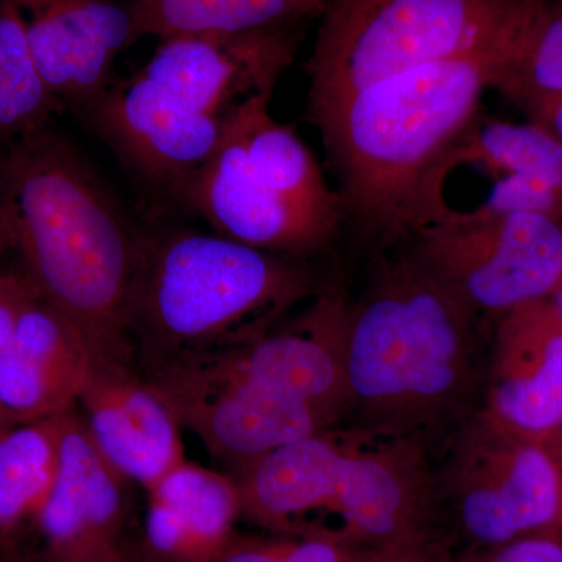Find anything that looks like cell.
<instances>
[{"mask_svg":"<svg viewBox=\"0 0 562 562\" xmlns=\"http://www.w3.org/2000/svg\"><path fill=\"white\" fill-rule=\"evenodd\" d=\"M139 40L246 33L319 21L327 0H125Z\"/></svg>","mask_w":562,"mask_h":562,"instance_id":"obj_21","label":"cell"},{"mask_svg":"<svg viewBox=\"0 0 562 562\" xmlns=\"http://www.w3.org/2000/svg\"><path fill=\"white\" fill-rule=\"evenodd\" d=\"M273 95H255L232 111L251 176L295 210L338 235L341 201L328 187L319 162L290 125L271 116ZM227 116V117H228Z\"/></svg>","mask_w":562,"mask_h":562,"instance_id":"obj_20","label":"cell"},{"mask_svg":"<svg viewBox=\"0 0 562 562\" xmlns=\"http://www.w3.org/2000/svg\"><path fill=\"white\" fill-rule=\"evenodd\" d=\"M530 0H327L308 60V114L425 63L501 43Z\"/></svg>","mask_w":562,"mask_h":562,"instance_id":"obj_6","label":"cell"},{"mask_svg":"<svg viewBox=\"0 0 562 562\" xmlns=\"http://www.w3.org/2000/svg\"><path fill=\"white\" fill-rule=\"evenodd\" d=\"M417 266L476 316L550 297L562 279V222L450 210L405 243Z\"/></svg>","mask_w":562,"mask_h":562,"instance_id":"obj_7","label":"cell"},{"mask_svg":"<svg viewBox=\"0 0 562 562\" xmlns=\"http://www.w3.org/2000/svg\"><path fill=\"white\" fill-rule=\"evenodd\" d=\"M491 90L520 106L562 95V0H531L495 66Z\"/></svg>","mask_w":562,"mask_h":562,"instance_id":"obj_23","label":"cell"},{"mask_svg":"<svg viewBox=\"0 0 562 562\" xmlns=\"http://www.w3.org/2000/svg\"><path fill=\"white\" fill-rule=\"evenodd\" d=\"M513 32L486 49L403 70L310 116L338 179L344 224L392 247L452 210L447 158L479 120Z\"/></svg>","mask_w":562,"mask_h":562,"instance_id":"obj_1","label":"cell"},{"mask_svg":"<svg viewBox=\"0 0 562 562\" xmlns=\"http://www.w3.org/2000/svg\"><path fill=\"white\" fill-rule=\"evenodd\" d=\"M371 557L316 539L276 535L269 539L233 538L217 562H362Z\"/></svg>","mask_w":562,"mask_h":562,"instance_id":"obj_26","label":"cell"},{"mask_svg":"<svg viewBox=\"0 0 562 562\" xmlns=\"http://www.w3.org/2000/svg\"><path fill=\"white\" fill-rule=\"evenodd\" d=\"M362 562H453L439 549L438 543L403 550V552L373 554Z\"/></svg>","mask_w":562,"mask_h":562,"instance_id":"obj_32","label":"cell"},{"mask_svg":"<svg viewBox=\"0 0 562 562\" xmlns=\"http://www.w3.org/2000/svg\"><path fill=\"white\" fill-rule=\"evenodd\" d=\"M349 301L322 292L288 327L179 362H192L235 382L306 403L336 419L349 406L346 325Z\"/></svg>","mask_w":562,"mask_h":562,"instance_id":"obj_11","label":"cell"},{"mask_svg":"<svg viewBox=\"0 0 562 562\" xmlns=\"http://www.w3.org/2000/svg\"><path fill=\"white\" fill-rule=\"evenodd\" d=\"M461 166H476L492 179L520 176L562 192V140L535 122L479 116L446 162L447 177Z\"/></svg>","mask_w":562,"mask_h":562,"instance_id":"obj_22","label":"cell"},{"mask_svg":"<svg viewBox=\"0 0 562 562\" xmlns=\"http://www.w3.org/2000/svg\"><path fill=\"white\" fill-rule=\"evenodd\" d=\"M147 541L166 562H217L243 514L235 476L184 460L147 490Z\"/></svg>","mask_w":562,"mask_h":562,"instance_id":"obj_18","label":"cell"},{"mask_svg":"<svg viewBox=\"0 0 562 562\" xmlns=\"http://www.w3.org/2000/svg\"><path fill=\"white\" fill-rule=\"evenodd\" d=\"M244 516L273 535L382 554L430 546L435 498L412 441L324 430L236 472Z\"/></svg>","mask_w":562,"mask_h":562,"instance_id":"obj_3","label":"cell"},{"mask_svg":"<svg viewBox=\"0 0 562 562\" xmlns=\"http://www.w3.org/2000/svg\"><path fill=\"white\" fill-rule=\"evenodd\" d=\"M40 562H132L122 552L120 541L69 543L47 547V554Z\"/></svg>","mask_w":562,"mask_h":562,"instance_id":"obj_29","label":"cell"},{"mask_svg":"<svg viewBox=\"0 0 562 562\" xmlns=\"http://www.w3.org/2000/svg\"><path fill=\"white\" fill-rule=\"evenodd\" d=\"M13 247L9 161L0 150V250Z\"/></svg>","mask_w":562,"mask_h":562,"instance_id":"obj_31","label":"cell"},{"mask_svg":"<svg viewBox=\"0 0 562 562\" xmlns=\"http://www.w3.org/2000/svg\"><path fill=\"white\" fill-rule=\"evenodd\" d=\"M77 405L92 441L127 482L147 491L187 460L171 406L125 362H95Z\"/></svg>","mask_w":562,"mask_h":562,"instance_id":"obj_16","label":"cell"},{"mask_svg":"<svg viewBox=\"0 0 562 562\" xmlns=\"http://www.w3.org/2000/svg\"><path fill=\"white\" fill-rule=\"evenodd\" d=\"M0 562H16L10 557H0Z\"/></svg>","mask_w":562,"mask_h":562,"instance_id":"obj_34","label":"cell"},{"mask_svg":"<svg viewBox=\"0 0 562 562\" xmlns=\"http://www.w3.org/2000/svg\"><path fill=\"white\" fill-rule=\"evenodd\" d=\"M60 416L0 428V531L36 517L46 502L57 476Z\"/></svg>","mask_w":562,"mask_h":562,"instance_id":"obj_24","label":"cell"},{"mask_svg":"<svg viewBox=\"0 0 562 562\" xmlns=\"http://www.w3.org/2000/svg\"><path fill=\"white\" fill-rule=\"evenodd\" d=\"M63 106L47 90L13 0H0V146L49 127Z\"/></svg>","mask_w":562,"mask_h":562,"instance_id":"obj_25","label":"cell"},{"mask_svg":"<svg viewBox=\"0 0 562 562\" xmlns=\"http://www.w3.org/2000/svg\"><path fill=\"white\" fill-rule=\"evenodd\" d=\"M292 257L183 228L144 236L131 302V335L160 366L250 341L312 294Z\"/></svg>","mask_w":562,"mask_h":562,"instance_id":"obj_5","label":"cell"},{"mask_svg":"<svg viewBox=\"0 0 562 562\" xmlns=\"http://www.w3.org/2000/svg\"><path fill=\"white\" fill-rule=\"evenodd\" d=\"M484 419L519 438L562 424V319L550 297L503 314Z\"/></svg>","mask_w":562,"mask_h":562,"instance_id":"obj_17","label":"cell"},{"mask_svg":"<svg viewBox=\"0 0 562 562\" xmlns=\"http://www.w3.org/2000/svg\"><path fill=\"white\" fill-rule=\"evenodd\" d=\"M522 110L528 121L541 125L562 140V95H546L517 106Z\"/></svg>","mask_w":562,"mask_h":562,"instance_id":"obj_30","label":"cell"},{"mask_svg":"<svg viewBox=\"0 0 562 562\" xmlns=\"http://www.w3.org/2000/svg\"><path fill=\"white\" fill-rule=\"evenodd\" d=\"M475 316L405 254L383 258L346 325L349 406L402 435L461 397Z\"/></svg>","mask_w":562,"mask_h":562,"instance_id":"obj_4","label":"cell"},{"mask_svg":"<svg viewBox=\"0 0 562 562\" xmlns=\"http://www.w3.org/2000/svg\"><path fill=\"white\" fill-rule=\"evenodd\" d=\"M83 110L117 157L173 203L213 157L224 131V121L140 72L113 81Z\"/></svg>","mask_w":562,"mask_h":562,"instance_id":"obj_10","label":"cell"},{"mask_svg":"<svg viewBox=\"0 0 562 562\" xmlns=\"http://www.w3.org/2000/svg\"><path fill=\"white\" fill-rule=\"evenodd\" d=\"M40 292L27 273H7L0 277V350L9 341L21 314Z\"/></svg>","mask_w":562,"mask_h":562,"instance_id":"obj_28","label":"cell"},{"mask_svg":"<svg viewBox=\"0 0 562 562\" xmlns=\"http://www.w3.org/2000/svg\"><path fill=\"white\" fill-rule=\"evenodd\" d=\"M214 233L271 254L299 257L335 238L251 176L241 135L231 116L224 120L220 146L176 201Z\"/></svg>","mask_w":562,"mask_h":562,"instance_id":"obj_14","label":"cell"},{"mask_svg":"<svg viewBox=\"0 0 562 562\" xmlns=\"http://www.w3.org/2000/svg\"><path fill=\"white\" fill-rule=\"evenodd\" d=\"M308 25L160 40L139 70L192 109L224 121L255 95H273Z\"/></svg>","mask_w":562,"mask_h":562,"instance_id":"obj_12","label":"cell"},{"mask_svg":"<svg viewBox=\"0 0 562 562\" xmlns=\"http://www.w3.org/2000/svg\"><path fill=\"white\" fill-rule=\"evenodd\" d=\"M450 494L461 530L476 550L562 522V482L550 454L484 417L454 452Z\"/></svg>","mask_w":562,"mask_h":562,"instance_id":"obj_8","label":"cell"},{"mask_svg":"<svg viewBox=\"0 0 562 562\" xmlns=\"http://www.w3.org/2000/svg\"><path fill=\"white\" fill-rule=\"evenodd\" d=\"M149 382L180 427L194 432L211 454L236 472L327 430L335 420L312 405L224 379L192 362L160 366Z\"/></svg>","mask_w":562,"mask_h":562,"instance_id":"obj_9","label":"cell"},{"mask_svg":"<svg viewBox=\"0 0 562 562\" xmlns=\"http://www.w3.org/2000/svg\"><path fill=\"white\" fill-rule=\"evenodd\" d=\"M125 482L92 441L76 408L61 414L57 476L35 517L49 547L117 541Z\"/></svg>","mask_w":562,"mask_h":562,"instance_id":"obj_19","label":"cell"},{"mask_svg":"<svg viewBox=\"0 0 562 562\" xmlns=\"http://www.w3.org/2000/svg\"><path fill=\"white\" fill-rule=\"evenodd\" d=\"M33 60L55 99L85 109L109 90L122 52L139 40L127 2L13 0Z\"/></svg>","mask_w":562,"mask_h":562,"instance_id":"obj_13","label":"cell"},{"mask_svg":"<svg viewBox=\"0 0 562 562\" xmlns=\"http://www.w3.org/2000/svg\"><path fill=\"white\" fill-rule=\"evenodd\" d=\"M562 425V424H561Z\"/></svg>","mask_w":562,"mask_h":562,"instance_id":"obj_36","label":"cell"},{"mask_svg":"<svg viewBox=\"0 0 562 562\" xmlns=\"http://www.w3.org/2000/svg\"><path fill=\"white\" fill-rule=\"evenodd\" d=\"M13 247L41 297L101 361L124 362L144 236L68 139L41 128L5 150Z\"/></svg>","mask_w":562,"mask_h":562,"instance_id":"obj_2","label":"cell"},{"mask_svg":"<svg viewBox=\"0 0 562 562\" xmlns=\"http://www.w3.org/2000/svg\"><path fill=\"white\" fill-rule=\"evenodd\" d=\"M98 361L80 328L40 295L0 350L3 424L50 419L76 408Z\"/></svg>","mask_w":562,"mask_h":562,"instance_id":"obj_15","label":"cell"},{"mask_svg":"<svg viewBox=\"0 0 562 562\" xmlns=\"http://www.w3.org/2000/svg\"><path fill=\"white\" fill-rule=\"evenodd\" d=\"M5 427V424H3L2 414H0V428Z\"/></svg>","mask_w":562,"mask_h":562,"instance_id":"obj_35","label":"cell"},{"mask_svg":"<svg viewBox=\"0 0 562 562\" xmlns=\"http://www.w3.org/2000/svg\"><path fill=\"white\" fill-rule=\"evenodd\" d=\"M453 562H562V539L553 531L538 532L502 546L479 549Z\"/></svg>","mask_w":562,"mask_h":562,"instance_id":"obj_27","label":"cell"},{"mask_svg":"<svg viewBox=\"0 0 562 562\" xmlns=\"http://www.w3.org/2000/svg\"><path fill=\"white\" fill-rule=\"evenodd\" d=\"M550 301H552L553 305L557 306L558 313H560L562 319V279L560 284H558L557 290H554L553 294L550 295Z\"/></svg>","mask_w":562,"mask_h":562,"instance_id":"obj_33","label":"cell"}]
</instances>
